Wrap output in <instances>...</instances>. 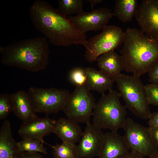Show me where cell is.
I'll use <instances>...</instances> for the list:
<instances>
[{
  "instance_id": "obj_1",
  "label": "cell",
  "mask_w": 158,
  "mask_h": 158,
  "mask_svg": "<svg viewBox=\"0 0 158 158\" xmlns=\"http://www.w3.org/2000/svg\"><path fill=\"white\" fill-rule=\"evenodd\" d=\"M29 13L35 28L54 45L85 46L86 43V35L78 30L69 18L46 1H34L29 8Z\"/></svg>"
},
{
  "instance_id": "obj_2",
  "label": "cell",
  "mask_w": 158,
  "mask_h": 158,
  "mask_svg": "<svg viewBox=\"0 0 158 158\" xmlns=\"http://www.w3.org/2000/svg\"><path fill=\"white\" fill-rule=\"evenodd\" d=\"M1 63L31 72L43 70L47 65L49 54L45 37L27 38L0 47Z\"/></svg>"
},
{
  "instance_id": "obj_3",
  "label": "cell",
  "mask_w": 158,
  "mask_h": 158,
  "mask_svg": "<svg viewBox=\"0 0 158 158\" xmlns=\"http://www.w3.org/2000/svg\"><path fill=\"white\" fill-rule=\"evenodd\" d=\"M120 53L124 70L140 76L148 73L158 61V41L148 37L140 30L128 28L125 32Z\"/></svg>"
},
{
  "instance_id": "obj_4",
  "label": "cell",
  "mask_w": 158,
  "mask_h": 158,
  "mask_svg": "<svg viewBox=\"0 0 158 158\" xmlns=\"http://www.w3.org/2000/svg\"><path fill=\"white\" fill-rule=\"evenodd\" d=\"M119 92L112 89L96 102L92 116L93 123L102 129L117 131L123 128L126 119V108L121 104Z\"/></svg>"
},
{
  "instance_id": "obj_5",
  "label": "cell",
  "mask_w": 158,
  "mask_h": 158,
  "mask_svg": "<svg viewBox=\"0 0 158 158\" xmlns=\"http://www.w3.org/2000/svg\"><path fill=\"white\" fill-rule=\"evenodd\" d=\"M121 97L125 106L136 117L148 119L151 114L146 93L145 85L140 76L121 74L116 79Z\"/></svg>"
},
{
  "instance_id": "obj_6",
  "label": "cell",
  "mask_w": 158,
  "mask_h": 158,
  "mask_svg": "<svg viewBox=\"0 0 158 158\" xmlns=\"http://www.w3.org/2000/svg\"><path fill=\"white\" fill-rule=\"evenodd\" d=\"M125 32L116 25H107L99 34L87 40L84 56L90 63L102 54L114 50L123 43Z\"/></svg>"
},
{
  "instance_id": "obj_7",
  "label": "cell",
  "mask_w": 158,
  "mask_h": 158,
  "mask_svg": "<svg viewBox=\"0 0 158 158\" xmlns=\"http://www.w3.org/2000/svg\"><path fill=\"white\" fill-rule=\"evenodd\" d=\"M95 101L87 87H75L70 93L63 110L68 119L78 123L86 124L90 122Z\"/></svg>"
},
{
  "instance_id": "obj_8",
  "label": "cell",
  "mask_w": 158,
  "mask_h": 158,
  "mask_svg": "<svg viewBox=\"0 0 158 158\" xmlns=\"http://www.w3.org/2000/svg\"><path fill=\"white\" fill-rule=\"evenodd\" d=\"M35 113L48 115L63 110L70 94L64 89L31 87L28 92Z\"/></svg>"
},
{
  "instance_id": "obj_9",
  "label": "cell",
  "mask_w": 158,
  "mask_h": 158,
  "mask_svg": "<svg viewBox=\"0 0 158 158\" xmlns=\"http://www.w3.org/2000/svg\"><path fill=\"white\" fill-rule=\"evenodd\" d=\"M123 128V136L131 151L150 157L158 150L151 138L148 127L127 118Z\"/></svg>"
},
{
  "instance_id": "obj_10",
  "label": "cell",
  "mask_w": 158,
  "mask_h": 158,
  "mask_svg": "<svg viewBox=\"0 0 158 158\" xmlns=\"http://www.w3.org/2000/svg\"><path fill=\"white\" fill-rule=\"evenodd\" d=\"M113 16L111 9L107 7H99L90 12L84 11L68 17L78 30L85 35L90 31L103 30Z\"/></svg>"
},
{
  "instance_id": "obj_11",
  "label": "cell",
  "mask_w": 158,
  "mask_h": 158,
  "mask_svg": "<svg viewBox=\"0 0 158 158\" xmlns=\"http://www.w3.org/2000/svg\"><path fill=\"white\" fill-rule=\"evenodd\" d=\"M135 16L140 30L158 41V0H142Z\"/></svg>"
},
{
  "instance_id": "obj_12",
  "label": "cell",
  "mask_w": 158,
  "mask_h": 158,
  "mask_svg": "<svg viewBox=\"0 0 158 158\" xmlns=\"http://www.w3.org/2000/svg\"><path fill=\"white\" fill-rule=\"evenodd\" d=\"M86 125L77 145L79 158L98 157L104 144L105 133L102 129L90 122Z\"/></svg>"
},
{
  "instance_id": "obj_13",
  "label": "cell",
  "mask_w": 158,
  "mask_h": 158,
  "mask_svg": "<svg viewBox=\"0 0 158 158\" xmlns=\"http://www.w3.org/2000/svg\"><path fill=\"white\" fill-rule=\"evenodd\" d=\"M56 121L50 118L48 115L43 118L38 116L26 123H23L18 130L19 135L23 139H34L45 142L43 138L54 133Z\"/></svg>"
},
{
  "instance_id": "obj_14",
  "label": "cell",
  "mask_w": 158,
  "mask_h": 158,
  "mask_svg": "<svg viewBox=\"0 0 158 158\" xmlns=\"http://www.w3.org/2000/svg\"><path fill=\"white\" fill-rule=\"evenodd\" d=\"M130 149L123 136L117 131L105 133L104 144L99 158H124Z\"/></svg>"
},
{
  "instance_id": "obj_15",
  "label": "cell",
  "mask_w": 158,
  "mask_h": 158,
  "mask_svg": "<svg viewBox=\"0 0 158 158\" xmlns=\"http://www.w3.org/2000/svg\"><path fill=\"white\" fill-rule=\"evenodd\" d=\"M11 95L13 102V112L23 123L31 121L37 116L28 92L19 90L12 93Z\"/></svg>"
},
{
  "instance_id": "obj_16",
  "label": "cell",
  "mask_w": 158,
  "mask_h": 158,
  "mask_svg": "<svg viewBox=\"0 0 158 158\" xmlns=\"http://www.w3.org/2000/svg\"><path fill=\"white\" fill-rule=\"evenodd\" d=\"M22 153L13 137L9 122L5 120L0 129V158H21Z\"/></svg>"
},
{
  "instance_id": "obj_17",
  "label": "cell",
  "mask_w": 158,
  "mask_h": 158,
  "mask_svg": "<svg viewBox=\"0 0 158 158\" xmlns=\"http://www.w3.org/2000/svg\"><path fill=\"white\" fill-rule=\"evenodd\" d=\"M96 61L99 70L114 82L124 70L122 57L114 50L102 54L97 58Z\"/></svg>"
},
{
  "instance_id": "obj_18",
  "label": "cell",
  "mask_w": 158,
  "mask_h": 158,
  "mask_svg": "<svg viewBox=\"0 0 158 158\" xmlns=\"http://www.w3.org/2000/svg\"><path fill=\"white\" fill-rule=\"evenodd\" d=\"M53 133L62 142L76 144L80 140L83 132L78 123L61 117L56 121Z\"/></svg>"
},
{
  "instance_id": "obj_19",
  "label": "cell",
  "mask_w": 158,
  "mask_h": 158,
  "mask_svg": "<svg viewBox=\"0 0 158 158\" xmlns=\"http://www.w3.org/2000/svg\"><path fill=\"white\" fill-rule=\"evenodd\" d=\"M85 69L87 78V87L89 90L102 95L112 89L114 81L104 73L93 67H87Z\"/></svg>"
},
{
  "instance_id": "obj_20",
  "label": "cell",
  "mask_w": 158,
  "mask_h": 158,
  "mask_svg": "<svg viewBox=\"0 0 158 158\" xmlns=\"http://www.w3.org/2000/svg\"><path fill=\"white\" fill-rule=\"evenodd\" d=\"M138 7L137 0H116L113 16L123 23L130 22L135 16Z\"/></svg>"
},
{
  "instance_id": "obj_21",
  "label": "cell",
  "mask_w": 158,
  "mask_h": 158,
  "mask_svg": "<svg viewBox=\"0 0 158 158\" xmlns=\"http://www.w3.org/2000/svg\"><path fill=\"white\" fill-rule=\"evenodd\" d=\"M44 143L52 148L54 158H79L76 144L62 142L60 144L56 143L52 145L46 142Z\"/></svg>"
},
{
  "instance_id": "obj_22",
  "label": "cell",
  "mask_w": 158,
  "mask_h": 158,
  "mask_svg": "<svg viewBox=\"0 0 158 158\" xmlns=\"http://www.w3.org/2000/svg\"><path fill=\"white\" fill-rule=\"evenodd\" d=\"M58 2L57 10L66 17L74 14L78 15L84 11L83 0H59Z\"/></svg>"
},
{
  "instance_id": "obj_23",
  "label": "cell",
  "mask_w": 158,
  "mask_h": 158,
  "mask_svg": "<svg viewBox=\"0 0 158 158\" xmlns=\"http://www.w3.org/2000/svg\"><path fill=\"white\" fill-rule=\"evenodd\" d=\"M44 143L37 139H24L18 142L19 150L21 152H41L47 154V149L43 146Z\"/></svg>"
},
{
  "instance_id": "obj_24",
  "label": "cell",
  "mask_w": 158,
  "mask_h": 158,
  "mask_svg": "<svg viewBox=\"0 0 158 158\" xmlns=\"http://www.w3.org/2000/svg\"><path fill=\"white\" fill-rule=\"evenodd\" d=\"M87 79L85 68L80 67L73 68L68 74L69 80L75 87H87Z\"/></svg>"
},
{
  "instance_id": "obj_25",
  "label": "cell",
  "mask_w": 158,
  "mask_h": 158,
  "mask_svg": "<svg viewBox=\"0 0 158 158\" xmlns=\"http://www.w3.org/2000/svg\"><path fill=\"white\" fill-rule=\"evenodd\" d=\"M13 102L11 94H1L0 95V120L6 118L13 111Z\"/></svg>"
},
{
  "instance_id": "obj_26",
  "label": "cell",
  "mask_w": 158,
  "mask_h": 158,
  "mask_svg": "<svg viewBox=\"0 0 158 158\" xmlns=\"http://www.w3.org/2000/svg\"><path fill=\"white\" fill-rule=\"evenodd\" d=\"M148 102L149 104L158 106V85L150 83L145 85Z\"/></svg>"
},
{
  "instance_id": "obj_27",
  "label": "cell",
  "mask_w": 158,
  "mask_h": 158,
  "mask_svg": "<svg viewBox=\"0 0 158 158\" xmlns=\"http://www.w3.org/2000/svg\"><path fill=\"white\" fill-rule=\"evenodd\" d=\"M148 73L150 82L158 85V61L154 63Z\"/></svg>"
},
{
  "instance_id": "obj_28",
  "label": "cell",
  "mask_w": 158,
  "mask_h": 158,
  "mask_svg": "<svg viewBox=\"0 0 158 158\" xmlns=\"http://www.w3.org/2000/svg\"><path fill=\"white\" fill-rule=\"evenodd\" d=\"M148 119V127H158V111L151 113Z\"/></svg>"
},
{
  "instance_id": "obj_29",
  "label": "cell",
  "mask_w": 158,
  "mask_h": 158,
  "mask_svg": "<svg viewBox=\"0 0 158 158\" xmlns=\"http://www.w3.org/2000/svg\"><path fill=\"white\" fill-rule=\"evenodd\" d=\"M148 128L151 138L158 150V127Z\"/></svg>"
},
{
  "instance_id": "obj_30",
  "label": "cell",
  "mask_w": 158,
  "mask_h": 158,
  "mask_svg": "<svg viewBox=\"0 0 158 158\" xmlns=\"http://www.w3.org/2000/svg\"><path fill=\"white\" fill-rule=\"evenodd\" d=\"M21 158H44L39 152H24L22 153Z\"/></svg>"
},
{
  "instance_id": "obj_31",
  "label": "cell",
  "mask_w": 158,
  "mask_h": 158,
  "mask_svg": "<svg viewBox=\"0 0 158 158\" xmlns=\"http://www.w3.org/2000/svg\"><path fill=\"white\" fill-rule=\"evenodd\" d=\"M124 158H143V157L137 153L131 151Z\"/></svg>"
},
{
  "instance_id": "obj_32",
  "label": "cell",
  "mask_w": 158,
  "mask_h": 158,
  "mask_svg": "<svg viewBox=\"0 0 158 158\" xmlns=\"http://www.w3.org/2000/svg\"><path fill=\"white\" fill-rule=\"evenodd\" d=\"M90 5L92 10L94 9V6L96 4L101 3L103 1V0H87Z\"/></svg>"
},
{
  "instance_id": "obj_33",
  "label": "cell",
  "mask_w": 158,
  "mask_h": 158,
  "mask_svg": "<svg viewBox=\"0 0 158 158\" xmlns=\"http://www.w3.org/2000/svg\"><path fill=\"white\" fill-rule=\"evenodd\" d=\"M150 158H158V150L153 155L149 157Z\"/></svg>"
}]
</instances>
